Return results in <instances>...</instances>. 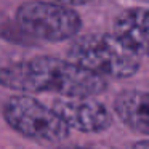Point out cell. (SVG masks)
Segmentation results:
<instances>
[{
  "mask_svg": "<svg viewBox=\"0 0 149 149\" xmlns=\"http://www.w3.org/2000/svg\"><path fill=\"white\" fill-rule=\"evenodd\" d=\"M148 103L149 98L146 91H138V90L123 91L116 100V112L133 130L148 133L149 132Z\"/></svg>",
  "mask_w": 149,
  "mask_h": 149,
  "instance_id": "obj_7",
  "label": "cell"
},
{
  "mask_svg": "<svg viewBox=\"0 0 149 149\" xmlns=\"http://www.w3.org/2000/svg\"><path fill=\"white\" fill-rule=\"evenodd\" d=\"M69 61L103 79H122L138 71L141 56L123 45L114 34H90L72 43Z\"/></svg>",
  "mask_w": 149,
  "mask_h": 149,
  "instance_id": "obj_2",
  "label": "cell"
},
{
  "mask_svg": "<svg viewBox=\"0 0 149 149\" xmlns=\"http://www.w3.org/2000/svg\"><path fill=\"white\" fill-rule=\"evenodd\" d=\"M52 2H56V3H61V5H68V7H72V5H82V3H87L90 0H52Z\"/></svg>",
  "mask_w": 149,
  "mask_h": 149,
  "instance_id": "obj_8",
  "label": "cell"
},
{
  "mask_svg": "<svg viewBox=\"0 0 149 149\" xmlns=\"http://www.w3.org/2000/svg\"><path fill=\"white\" fill-rule=\"evenodd\" d=\"M18 24L29 36L48 42L71 39L80 29V18L68 5L52 0H34L21 5L16 13Z\"/></svg>",
  "mask_w": 149,
  "mask_h": 149,
  "instance_id": "obj_3",
  "label": "cell"
},
{
  "mask_svg": "<svg viewBox=\"0 0 149 149\" xmlns=\"http://www.w3.org/2000/svg\"><path fill=\"white\" fill-rule=\"evenodd\" d=\"M5 119L18 133L40 141H61L69 128L52 107L26 95L13 96L5 104Z\"/></svg>",
  "mask_w": 149,
  "mask_h": 149,
  "instance_id": "obj_4",
  "label": "cell"
},
{
  "mask_svg": "<svg viewBox=\"0 0 149 149\" xmlns=\"http://www.w3.org/2000/svg\"><path fill=\"white\" fill-rule=\"evenodd\" d=\"M0 85L27 93L55 91L59 96L91 98L106 88V80L69 59L42 56L0 69Z\"/></svg>",
  "mask_w": 149,
  "mask_h": 149,
  "instance_id": "obj_1",
  "label": "cell"
},
{
  "mask_svg": "<svg viewBox=\"0 0 149 149\" xmlns=\"http://www.w3.org/2000/svg\"><path fill=\"white\" fill-rule=\"evenodd\" d=\"M133 149H149V146H148V139H141L139 143H136V144L133 146Z\"/></svg>",
  "mask_w": 149,
  "mask_h": 149,
  "instance_id": "obj_9",
  "label": "cell"
},
{
  "mask_svg": "<svg viewBox=\"0 0 149 149\" xmlns=\"http://www.w3.org/2000/svg\"><path fill=\"white\" fill-rule=\"evenodd\" d=\"M114 36L130 50L143 56L148 50V11L144 8L123 11L116 21Z\"/></svg>",
  "mask_w": 149,
  "mask_h": 149,
  "instance_id": "obj_6",
  "label": "cell"
},
{
  "mask_svg": "<svg viewBox=\"0 0 149 149\" xmlns=\"http://www.w3.org/2000/svg\"><path fill=\"white\" fill-rule=\"evenodd\" d=\"M52 109L59 119L79 132H101L111 123V116L103 104L85 96H59L53 101Z\"/></svg>",
  "mask_w": 149,
  "mask_h": 149,
  "instance_id": "obj_5",
  "label": "cell"
},
{
  "mask_svg": "<svg viewBox=\"0 0 149 149\" xmlns=\"http://www.w3.org/2000/svg\"><path fill=\"white\" fill-rule=\"evenodd\" d=\"M74 149H85V148H74Z\"/></svg>",
  "mask_w": 149,
  "mask_h": 149,
  "instance_id": "obj_10",
  "label": "cell"
}]
</instances>
